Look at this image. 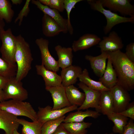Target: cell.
Instances as JSON below:
<instances>
[{
  "label": "cell",
  "mask_w": 134,
  "mask_h": 134,
  "mask_svg": "<svg viewBox=\"0 0 134 134\" xmlns=\"http://www.w3.org/2000/svg\"><path fill=\"white\" fill-rule=\"evenodd\" d=\"M77 85L79 88L84 91L85 98L82 104L78 108L77 110H80L87 109L90 108H94L99 112V102L101 92L91 89L80 82Z\"/></svg>",
  "instance_id": "obj_11"
},
{
  "label": "cell",
  "mask_w": 134,
  "mask_h": 134,
  "mask_svg": "<svg viewBox=\"0 0 134 134\" xmlns=\"http://www.w3.org/2000/svg\"><path fill=\"white\" fill-rule=\"evenodd\" d=\"M42 4L50 8L55 9L62 12L65 9L64 0H39Z\"/></svg>",
  "instance_id": "obj_34"
},
{
  "label": "cell",
  "mask_w": 134,
  "mask_h": 134,
  "mask_svg": "<svg viewBox=\"0 0 134 134\" xmlns=\"http://www.w3.org/2000/svg\"><path fill=\"white\" fill-rule=\"evenodd\" d=\"M14 14L10 1L7 0H0V18L9 23L11 22Z\"/></svg>",
  "instance_id": "obj_30"
},
{
  "label": "cell",
  "mask_w": 134,
  "mask_h": 134,
  "mask_svg": "<svg viewBox=\"0 0 134 134\" xmlns=\"http://www.w3.org/2000/svg\"><path fill=\"white\" fill-rule=\"evenodd\" d=\"M98 44L101 52L120 50L124 47L121 38L114 31L110 32L108 36H103Z\"/></svg>",
  "instance_id": "obj_12"
},
{
  "label": "cell",
  "mask_w": 134,
  "mask_h": 134,
  "mask_svg": "<svg viewBox=\"0 0 134 134\" xmlns=\"http://www.w3.org/2000/svg\"><path fill=\"white\" fill-rule=\"evenodd\" d=\"M99 106V111L104 115L114 112L113 98L110 90L101 92Z\"/></svg>",
  "instance_id": "obj_25"
},
{
  "label": "cell",
  "mask_w": 134,
  "mask_h": 134,
  "mask_svg": "<svg viewBox=\"0 0 134 134\" xmlns=\"http://www.w3.org/2000/svg\"><path fill=\"white\" fill-rule=\"evenodd\" d=\"M101 40L96 34H87L80 37L77 40L74 41L71 48L74 52L88 49L98 44Z\"/></svg>",
  "instance_id": "obj_17"
},
{
  "label": "cell",
  "mask_w": 134,
  "mask_h": 134,
  "mask_svg": "<svg viewBox=\"0 0 134 134\" xmlns=\"http://www.w3.org/2000/svg\"><path fill=\"white\" fill-rule=\"evenodd\" d=\"M110 91L113 98L114 112L119 113L126 109L131 100L128 91L117 84Z\"/></svg>",
  "instance_id": "obj_7"
},
{
  "label": "cell",
  "mask_w": 134,
  "mask_h": 134,
  "mask_svg": "<svg viewBox=\"0 0 134 134\" xmlns=\"http://www.w3.org/2000/svg\"><path fill=\"white\" fill-rule=\"evenodd\" d=\"M108 134V133H105V134Z\"/></svg>",
  "instance_id": "obj_46"
},
{
  "label": "cell",
  "mask_w": 134,
  "mask_h": 134,
  "mask_svg": "<svg viewBox=\"0 0 134 134\" xmlns=\"http://www.w3.org/2000/svg\"><path fill=\"white\" fill-rule=\"evenodd\" d=\"M5 23L4 20L0 18V40L1 39V34L2 32L4 30Z\"/></svg>",
  "instance_id": "obj_41"
},
{
  "label": "cell",
  "mask_w": 134,
  "mask_h": 134,
  "mask_svg": "<svg viewBox=\"0 0 134 134\" xmlns=\"http://www.w3.org/2000/svg\"><path fill=\"white\" fill-rule=\"evenodd\" d=\"M52 134H71L63 127L62 123Z\"/></svg>",
  "instance_id": "obj_39"
},
{
  "label": "cell",
  "mask_w": 134,
  "mask_h": 134,
  "mask_svg": "<svg viewBox=\"0 0 134 134\" xmlns=\"http://www.w3.org/2000/svg\"><path fill=\"white\" fill-rule=\"evenodd\" d=\"M122 134H134V120L130 119L124 127Z\"/></svg>",
  "instance_id": "obj_38"
},
{
  "label": "cell",
  "mask_w": 134,
  "mask_h": 134,
  "mask_svg": "<svg viewBox=\"0 0 134 134\" xmlns=\"http://www.w3.org/2000/svg\"><path fill=\"white\" fill-rule=\"evenodd\" d=\"M17 118V116L0 109V129L4 130L5 134H13L20 125Z\"/></svg>",
  "instance_id": "obj_16"
},
{
  "label": "cell",
  "mask_w": 134,
  "mask_h": 134,
  "mask_svg": "<svg viewBox=\"0 0 134 134\" xmlns=\"http://www.w3.org/2000/svg\"><path fill=\"white\" fill-rule=\"evenodd\" d=\"M116 74L117 84L127 91L134 89V63L130 60L120 50L107 52Z\"/></svg>",
  "instance_id": "obj_1"
},
{
  "label": "cell",
  "mask_w": 134,
  "mask_h": 134,
  "mask_svg": "<svg viewBox=\"0 0 134 134\" xmlns=\"http://www.w3.org/2000/svg\"><path fill=\"white\" fill-rule=\"evenodd\" d=\"M92 124L84 121L62 123L64 128L71 134H87L88 131L86 129L89 128Z\"/></svg>",
  "instance_id": "obj_29"
},
{
  "label": "cell",
  "mask_w": 134,
  "mask_h": 134,
  "mask_svg": "<svg viewBox=\"0 0 134 134\" xmlns=\"http://www.w3.org/2000/svg\"><path fill=\"white\" fill-rule=\"evenodd\" d=\"M108 134H115L113 133H111Z\"/></svg>",
  "instance_id": "obj_45"
},
{
  "label": "cell",
  "mask_w": 134,
  "mask_h": 134,
  "mask_svg": "<svg viewBox=\"0 0 134 134\" xmlns=\"http://www.w3.org/2000/svg\"><path fill=\"white\" fill-rule=\"evenodd\" d=\"M31 1L32 4L35 5L44 14L48 15L56 21L62 28L63 33L66 34L68 32L67 20L63 18L59 11L42 4L39 0H32Z\"/></svg>",
  "instance_id": "obj_14"
},
{
  "label": "cell",
  "mask_w": 134,
  "mask_h": 134,
  "mask_svg": "<svg viewBox=\"0 0 134 134\" xmlns=\"http://www.w3.org/2000/svg\"><path fill=\"white\" fill-rule=\"evenodd\" d=\"M13 134H23L22 133L20 134L19 133L18 131L17 130H15L13 132Z\"/></svg>",
  "instance_id": "obj_44"
},
{
  "label": "cell",
  "mask_w": 134,
  "mask_h": 134,
  "mask_svg": "<svg viewBox=\"0 0 134 134\" xmlns=\"http://www.w3.org/2000/svg\"><path fill=\"white\" fill-rule=\"evenodd\" d=\"M127 117L134 120V102L130 103L126 109L119 113Z\"/></svg>",
  "instance_id": "obj_35"
},
{
  "label": "cell",
  "mask_w": 134,
  "mask_h": 134,
  "mask_svg": "<svg viewBox=\"0 0 134 134\" xmlns=\"http://www.w3.org/2000/svg\"><path fill=\"white\" fill-rule=\"evenodd\" d=\"M0 40L2 45L0 51L2 58L9 64L16 65L15 56L16 48V37L10 28L2 33Z\"/></svg>",
  "instance_id": "obj_5"
},
{
  "label": "cell",
  "mask_w": 134,
  "mask_h": 134,
  "mask_svg": "<svg viewBox=\"0 0 134 134\" xmlns=\"http://www.w3.org/2000/svg\"><path fill=\"white\" fill-rule=\"evenodd\" d=\"M83 1V0H64V7L66 11L67 15V21L68 32L71 35H72L73 33V29L70 19V12L77 3Z\"/></svg>",
  "instance_id": "obj_33"
},
{
  "label": "cell",
  "mask_w": 134,
  "mask_h": 134,
  "mask_svg": "<svg viewBox=\"0 0 134 134\" xmlns=\"http://www.w3.org/2000/svg\"><path fill=\"white\" fill-rule=\"evenodd\" d=\"M78 78L80 82L93 90L100 92L110 90L100 81H96L91 78L86 68L82 70L81 73L79 75Z\"/></svg>",
  "instance_id": "obj_26"
},
{
  "label": "cell",
  "mask_w": 134,
  "mask_h": 134,
  "mask_svg": "<svg viewBox=\"0 0 134 134\" xmlns=\"http://www.w3.org/2000/svg\"><path fill=\"white\" fill-rule=\"evenodd\" d=\"M108 119L114 124L113 133L122 134L124 127L127 124L128 118L119 113L113 112L106 115Z\"/></svg>",
  "instance_id": "obj_27"
},
{
  "label": "cell",
  "mask_w": 134,
  "mask_h": 134,
  "mask_svg": "<svg viewBox=\"0 0 134 134\" xmlns=\"http://www.w3.org/2000/svg\"><path fill=\"white\" fill-rule=\"evenodd\" d=\"M108 58L107 52H101L99 55L94 56L86 55L85 59L90 62L91 68L98 76L101 77L106 68V61Z\"/></svg>",
  "instance_id": "obj_19"
},
{
  "label": "cell",
  "mask_w": 134,
  "mask_h": 134,
  "mask_svg": "<svg viewBox=\"0 0 134 134\" xmlns=\"http://www.w3.org/2000/svg\"><path fill=\"white\" fill-rule=\"evenodd\" d=\"M17 69L16 64H9L0 57V75L8 79L15 77Z\"/></svg>",
  "instance_id": "obj_31"
},
{
  "label": "cell",
  "mask_w": 134,
  "mask_h": 134,
  "mask_svg": "<svg viewBox=\"0 0 134 134\" xmlns=\"http://www.w3.org/2000/svg\"><path fill=\"white\" fill-rule=\"evenodd\" d=\"M11 1L13 4H20L22 1V0H12Z\"/></svg>",
  "instance_id": "obj_43"
},
{
  "label": "cell",
  "mask_w": 134,
  "mask_h": 134,
  "mask_svg": "<svg viewBox=\"0 0 134 134\" xmlns=\"http://www.w3.org/2000/svg\"><path fill=\"white\" fill-rule=\"evenodd\" d=\"M17 121L22 126V133L23 134H41L43 124L38 121L29 122L22 118H17Z\"/></svg>",
  "instance_id": "obj_28"
},
{
  "label": "cell",
  "mask_w": 134,
  "mask_h": 134,
  "mask_svg": "<svg viewBox=\"0 0 134 134\" xmlns=\"http://www.w3.org/2000/svg\"><path fill=\"white\" fill-rule=\"evenodd\" d=\"M106 67L102 76L99 79L105 87L109 89L116 85L118 80L116 74L109 58Z\"/></svg>",
  "instance_id": "obj_22"
},
{
  "label": "cell",
  "mask_w": 134,
  "mask_h": 134,
  "mask_svg": "<svg viewBox=\"0 0 134 134\" xmlns=\"http://www.w3.org/2000/svg\"><path fill=\"white\" fill-rule=\"evenodd\" d=\"M9 79L0 75V89H3Z\"/></svg>",
  "instance_id": "obj_40"
},
{
  "label": "cell",
  "mask_w": 134,
  "mask_h": 134,
  "mask_svg": "<svg viewBox=\"0 0 134 134\" xmlns=\"http://www.w3.org/2000/svg\"><path fill=\"white\" fill-rule=\"evenodd\" d=\"M30 0H27L24 7L21 11L19 14L18 17L15 20V22L16 23L18 20H20L19 25H20L23 20V17L24 16H26L29 11V4Z\"/></svg>",
  "instance_id": "obj_36"
},
{
  "label": "cell",
  "mask_w": 134,
  "mask_h": 134,
  "mask_svg": "<svg viewBox=\"0 0 134 134\" xmlns=\"http://www.w3.org/2000/svg\"><path fill=\"white\" fill-rule=\"evenodd\" d=\"M4 100L3 91V90L0 89V102Z\"/></svg>",
  "instance_id": "obj_42"
},
{
  "label": "cell",
  "mask_w": 134,
  "mask_h": 134,
  "mask_svg": "<svg viewBox=\"0 0 134 134\" xmlns=\"http://www.w3.org/2000/svg\"><path fill=\"white\" fill-rule=\"evenodd\" d=\"M35 42L40 52L41 64L47 69L57 72L59 70L57 61L51 54L48 48L49 41L41 37L36 39Z\"/></svg>",
  "instance_id": "obj_9"
},
{
  "label": "cell",
  "mask_w": 134,
  "mask_h": 134,
  "mask_svg": "<svg viewBox=\"0 0 134 134\" xmlns=\"http://www.w3.org/2000/svg\"><path fill=\"white\" fill-rule=\"evenodd\" d=\"M103 6L114 12H119L124 16L134 17V5L129 0H101Z\"/></svg>",
  "instance_id": "obj_10"
},
{
  "label": "cell",
  "mask_w": 134,
  "mask_h": 134,
  "mask_svg": "<svg viewBox=\"0 0 134 134\" xmlns=\"http://www.w3.org/2000/svg\"><path fill=\"white\" fill-rule=\"evenodd\" d=\"M100 115L99 112L97 111L89 110L84 111L77 110L76 112L70 113L65 117L63 123L81 122H83L86 117H90L96 119Z\"/></svg>",
  "instance_id": "obj_23"
},
{
  "label": "cell",
  "mask_w": 134,
  "mask_h": 134,
  "mask_svg": "<svg viewBox=\"0 0 134 134\" xmlns=\"http://www.w3.org/2000/svg\"><path fill=\"white\" fill-rule=\"evenodd\" d=\"M67 99L71 105L80 106L85 98L84 93L81 92L73 85L65 87Z\"/></svg>",
  "instance_id": "obj_24"
},
{
  "label": "cell",
  "mask_w": 134,
  "mask_h": 134,
  "mask_svg": "<svg viewBox=\"0 0 134 134\" xmlns=\"http://www.w3.org/2000/svg\"><path fill=\"white\" fill-rule=\"evenodd\" d=\"M37 73L43 78L45 88L60 86L62 85L60 75L57 72L46 69L43 65H36L35 66Z\"/></svg>",
  "instance_id": "obj_15"
},
{
  "label": "cell",
  "mask_w": 134,
  "mask_h": 134,
  "mask_svg": "<svg viewBox=\"0 0 134 134\" xmlns=\"http://www.w3.org/2000/svg\"><path fill=\"white\" fill-rule=\"evenodd\" d=\"M51 94L53 102L52 109H58L69 106L71 105L68 101L66 94L65 87L61 85L45 88Z\"/></svg>",
  "instance_id": "obj_13"
},
{
  "label": "cell",
  "mask_w": 134,
  "mask_h": 134,
  "mask_svg": "<svg viewBox=\"0 0 134 134\" xmlns=\"http://www.w3.org/2000/svg\"><path fill=\"white\" fill-rule=\"evenodd\" d=\"M3 90L4 100L11 99L24 101L28 97V92L21 81L17 80L15 77L9 79Z\"/></svg>",
  "instance_id": "obj_6"
},
{
  "label": "cell",
  "mask_w": 134,
  "mask_h": 134,
  "mask_svg": "<svg viewBox=\"0 0 134 134\" xmlns=\"http://www.w3.org/2000/svg\"><path fill=\"white\" fill-rule=\"evenodd\" d=\"M16 37V48L15 58L17 69L15 77L17 80L21 81L31 69L33 59L29 44L21 34Z\"/></svg>",
  "instance_id": "obj_2"
},
{
  "label": "cell",
  "mask_w": 134,
  "mask_h": 134,
  "mask_svg": "<svg viewBox=\"0 0 134 134\" xmlns=\"http://www.w3.org/2000/svg\"><path fill=\"white\" fill-rule=\"evenodd\" d=\"M78 108L77 106L71 105L60 109L53 110L49 105L44 107H39L37 113V120L43 124L47 121L60 118L68 112L77 110Z\"/></svg>",
  "instance_id": "obj_8"
},
{
  "label": "cell",
  "mask_w": 134,
  "mask_h": 134,
  "mask_svg": "<svg viewBox=\"0 0 134 134\" xmlns=\"http://www.w3.org/2000/svg\"><path fill=\"white\" fill-rule=\"evenodd\" d=\"M58 56L59 67L62 69L72 65L73 55L71 47H65L58 45L55 47Z\"/></svg>",
  "instance_id": "obj_21"
},
{
  "label": "cell",
  "mask_w": 134,
  "mask_h": 134,
  "mask_svg": "<svg viewBox=\"0 0 134 134\" xmlns=\"http://www.w3.org/2000/svg\"><path fill=\"white\" fill-rule=\"evenodd\" d=\"M0 109L14 116H24L37 121V113L29 102L11 99L0 102Z\"/></svg>",
  "instance_id": "obj_4"
},
{
  "label": "cell",
  "mask_w": 134,
  "mask_h": 134,
  "mask_svg": "<svg viewBox=\"0 0 134 134\" xmlns=\"http://www.w3.org/2000/svg\"><path fill=\"white\" fill-rule=\"evenodd\" d=\"M87 1L92 9L98 11L105 16L106 24L104 27L105 34L109 33L113 28L118 24L134 22V17H127L119 15L109 9H106L102 6L101 0H87Z\"/></svg>",
  "instance_id": "obj_3"
},
{
  "label": "cell",
  "mask_w": 134,
  "mask_h": 134,
  "mask_svg": "<svg viewBox=\"0 0 134 134\" xmlns=\"http://www.w3.org/2000/svg\"><path fill=\"white\" fill-rule=\"evenodd\" d=\"M125 53L128 59L134 63V43L131 42L126 46Z\"/></svg>",
  "instance_id": "obj_37"
},
{
  "label": "cell",
  "mask_w": 134,
  "mask_h": 134,
  "mask_svg": "<svg viewBox=\"0 0 134 134\" xmlns=\"http://www.w3.org/2000/svg\"><path fill=\"white\" fill-rule=\"evenodd\" d=\"M82 71L80 66L71 65L62 69L61 72L62 85L65 87L75 83Z\"/></svg>",
  "instance_id": "obj_18"
},
{
  "label": "cell",
  "mask_w": 134,
  "mask_h": 134,
  "mask_svg": "<svg viewBox=\"0 0 134 134\" xmlns=\"http://www.w3.org/2000/svg\"></svg>",
  "instance_id": "obj_47"
},
{
  "label": "cell",
  "mask_w": 134,
  "mask_h": 134,
  "mask_svg": "<svg viewBox=\"0 0 134 134\" xmlns=\"http://www.w3.org/2000/svg\"><path fill=\"white\" fill-rule=\"evenodd\" d=\"M65 117L64 115L57 119L48 121L44 123L41 127V134H52L63 122Z\"/></svg>",
  "instance_id": "obj_32"
},
{
  "label": "cell",
  "mask_w": 134,
  "mask_h": 134,
  "mask_svg": "<svg viewBox=\"0 0 134 134\" xmlns=\"http://www.w3.org/2000/svg\"><path fill=\"white\" fill-rule=\"evenodd\" d=\"M42 31L43 34L47 37H52L63 32L59 25L51 17L45 14L42 19Z\"/></svg>",
  "instance_id": "obj_20"
}]
</instances>
